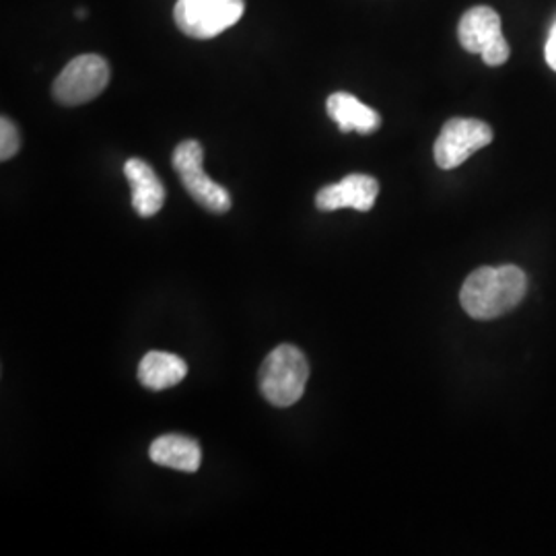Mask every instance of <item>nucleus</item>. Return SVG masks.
<instances>
[{"instance_id": "1", "label": "nucleus", "mask_w": 556, "mask_h": 556, "mask_svg": "<svg viewBox=\"0 0 556 556\" xmlns=\"http://www.w3.org/2000/svg\"><path fill=\"white\" fill-rule=\"evenodd\" d=\"M528 277L514 266H482L464 280L459 303L475 319H495L516 309L526 298Z\"/></svg>"}, {"instance_id": "2", "label": "nucleus", "mask_w": 556, "mask_h": 556, "mask_svg": "<svg viewBox=\"0 0 556 556\" xmlns=\"http://www.w3.org/2000/svg\"><path fill=\"white\" fill-rule=\"evenodd\" d=\"M307 379L309 363L305 355L293 344H280L260 367V392L273 406L287 408L298 404L305 394Z\"/></svg>"}, {"instance_id": "3", "label": "nucleus", "mask_w": 556, "mask_h": 556, "mask_svg": "<svg viewBox=\"0 0 556 556\" xmlns=\"http://www.w3.org/2000/svg\"><path fill=\"white\" fill-rule=\"evenodd\" d=\"M243 0H178L174 20L184 36L211 40L233 27L243 17Z\"/></svg>"}, {"instance_id": "4", "label": "nucleus", "mask_w": 556, "mask_h": 556, "mask_svg": "<svg viewBox=\"0 0 556 556\" xmlns=\"http://www.w3.org/2000/svg\"><path fill=\"white\" fill-rule=\"evenodd\" d=\"M202 160H204V149L199 140L192 139L179 142L172 155L174 169L178 172L186 192L197 200L202 208L215 215H225L231 208V194L227 192V188H223L220 184L213 181L204 174Z\"/></svg>"}, {"instance_id": "5", "label": "nucleus", "mask_w": 556, "mask_h": 556, "mask_svg": "<svg viewBox=\"0 0 556 556\" xmlns=\"http://www.w3.org/2000/svg\"><path fill=\"white\" fill-rule=\"evenodd\" d=\"M110 64L100 54H80L60 73L52 96L62 105H83L96 100L110 83Z\"/></svg>"}, {"instance_id": "6", "label": "nucleus", "mask_w": 556, "mask_h": 556, "mask_svg": "<svg viewBox=\"0 0 556 556\" xmlns=\"http://www.w3.org/2000/svg\"><path fill=\"white\" fill-rule=\"evenodd\" d=\"M493 142V128L477 118L447 119L439 132L433 155L441 169H456Z\"/></svg>"}, {"instance_id": "7", "label": "nucleus", "mask_w": 556, "mask_h": 556, "mask_svg": "<svg viewBox=\"0 0 556 556\" xmlns=\"http://www.w3.org/2000/svg\"><path fill=\"white\" fill-rule=\"evenodd\" d=\"M379 194V181L365 174H351L337 184L321 188L316 194V206L319 211H340L355 208L367 213L374 208Z\"/></svg>"}, {"instance_id": "8", "label": "nucleus", "mask_w": 556, "mask_h": 556, "mask_svg": "<svg viewBox=\"0 0 556 556\" xmlns=\"http://www.w3.org/2000/svg\"><path fill=\"white\" fill-rule=\"evenodd\" d=\"M457 40L470 54H482L497 41L505 40L497 11L484 4L466 11L457 25Z\"/></svg>"}, {"instance_id": "9", "label": "nucleus", "mask_w": 556, "mask_h": 556, "mask_svg": "<svg viewBox=\"0 0 556 556\" xmlns=\"http://www.w3.org/2000/svg\"><path fill=\"white\" fill-rule=\"evenodd\" d=\"M124 174L130 184L132 190V206L139 213L142 219L155 217L165 204V188L153 172V167L147 161L132 160L126 161Z\"/></svg>"}, {"instance_id": "10", "label": "nucleus", "mask_w": 556, "mask_h": 556, "mask_svg": "<svg viewBox=\"0 0 556 556\" xmlns=\"http://www.w3.org/2000/svg\"><path fill=\"white\" fill-rule=\"evenodd\" d=\"M326 112L337 122L340 132L371 135L381 126V116L374 108L361 103L355 96L344 91H338L328 98Z\"/></svg>"}, {"instance_id": "11", "label": "nucleus", "mask_w": 556, "mask_h": 556, "mask_svg": "<svg viewBox=\"0 0 556 556\" xmlns=\"http://www.w3.org/2000/svg\"><path fill=\"white\" fill-rule=\"evenodd\" d=\"M149 457L163 468H172L179 472H197L202 462V450L197 439L167 433L151 443Z\"/></svg>"}, {"instance_id": "12", "label": "nucleus", "mask_w": 556, "mask_h": 556, "mask_svg": "<svg viewBox=\"0 0 556 556\" xmlns=\"http://www.w3.org/2000/svg\"><path fill=\"white\" fill-rule=\"evenodd\" d=\"M188 374V365L184 358L172 353L151 351L147 353L139 365V381L153 392L178 386Z\"/></svg>"}, {"instance_id": "13", "label": "nucleus", "mask_w": 556, "mask_h": 556, "mask_svg": "<svg viewBox=\"0 0 556 556\" xmlns=\"http://www.w3.org/2000/svg\"><path fill=\"white\" fill-rule=\"evenodd\" d=\"M21 135L20 128L13 119L2 116L0 118V160H13L20 153Z\"/></svg>"}, {"instance_id": "14", "label": "nucleus", "mask_w": 556, "mask_h": 556, "mask_svg": "<svg viewBox=\"0 0 556 556\" xmlns=\"http://www.w3.org/2000/svg\"><path fill=\"white\" fill-rule=\"evenodd\" d=\"M544 56H546L548 66H551V68H553V71L556 73V21L555 25H553V29H551L548 41H546V48H544Z\"/></svg>"}]
</instances>
